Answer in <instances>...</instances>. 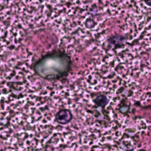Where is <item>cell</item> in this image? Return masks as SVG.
I'll use <instances>...</instances> for the list:
<instances>
[{"mask_svg":"<svg viewBox=\"0 0 151 151\" xmlns=\"http://www.w3.org/2000/svg\"><path fill=\"white\" fill-rule=\"evenodd\" d=\"M145 3L149 6H151V0H145Z\"/></svg>","mask_w":151,"mask_h":151,"instance_id":"cell-4","label":"cell"},{"mask_svg":"<svg viewBox=\"0 0 151 151\" xmlns=\"http://www.w3.org/2000/svg\"><path fill=\"white\" fill-rule=\"evenodd\" d=\"M109 100L105 95H99L97 96L94 99V103L96 104L101 106L102 107H106L108 104Z\"/></svg>","mask_w":151,"mask_h":151,"instance_id":"cell-3","label":"cell"},{"mask_svg":"<svg viewBox=\"0 0 151 151\" xmlns=\"http://www.w3.org/2000/svg\"><path fill=\"white\" fill-rule=\"evenodd\" d=\"M73 117L71 112L68 109H61L55 115V119L57 123L61 124H66L70 122Z\"/></svg>","mask_w":151,"mask_h":151,"instance_id":"cell-2","label":"cell"},{"mask_svg":"<svg viewBox=\"0 0 151 151\" xmlns=\"http://www.w3.org/2000/svg\"><path fill=\"white\" fill-rule=\"evenodd\" d=\"M70 57L61 52L49 54L40 59L34 65L35 73L48 80L59 79L70 70Z\"/></svg>","mask_w":151,"mask_h":151,"instance_id":"cell-1","label":"cell"}]
</instances>
